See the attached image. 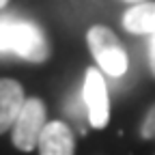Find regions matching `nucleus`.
I'll return each mask as SVG.
<instances>
[{
  "mask_svg": "<svg viewBox=\"0 0 155 155\" xmlns=\"http://www.w3.org/2000/svg\"><path fill=\"white\" fill-rule=\"evenodd\" d=\"M7 52H15L32 63H43L50 56V45L37 24L15 17H0V54Z\"/></svg>",
  "mask_w": 155,
  "mask_h": 155,
  "instance_id": "f257e3e1",
  "label": "nucleus"
},
{
  "mask_svg": "<svg viewBox=\"0 0 155 155\" xmlns=\"http://www.w3.org/2000/svg\"><path fill=\"white\" fill-rule=\"evenodd\" d=\"M86 41L93 58L97 61L104 73L112 78H121L127 71V52L123 50L119 37L108 26H101V24L93 26L86 35Z\"/></svg>",
  "mask_w": 155,
  "mask_h": 155,
  "instance_id": "f03ea898",
  "label": "nucleus"
},
{
  "mask_svg": "<svg viewBox=\"0 0 155 155\" xmlns=\"http://www.w3.org/2000/svg\"><path fill=\"white\" fill-rule=\"evenodd\" d=\"M45 104L37 97H28L22 112H19L17 121L13 125V136L11 140L15 144V149L19 151H32L39 144V138H41V131L45 129L48 121H45Z\"/></svg>",
  "mask_w": 155,
  "mask_h": 155,
  "instance_id": "7ed1b4c3",
  "label": "nucleus"
},
{
  "mask_svg": "<svg viewBox=\"0 0 155 155\" xmlns=\"http://www.w3.org/2000/svg\"><path fill=\"white\" fill-rule=\"evenodd\" d=\"M82 97L86 104V114L88 123L95 129H104L110 121V97H108V86L101 78L99 69H86L84 75V86H82Z\"/></svg>",
  "mask_w": 155,
  "mask_h": 155,
  "instance_id": "20e7f679",
  "label": "nucleus"
},
{
  "mask_svg": "<svg viewBox=\"0 0 155 155\" xmlns=\"http://www.w3.org/2000/svg\"><path fill=\"white\" fill-rule=\"evenodd\" d=\"M26 99L28 97L24 95V88L17 80L0 78V136L13 129Z\"/></svg>",
  "mask_w": 155,
  "mask_h": 155,
  "instance_id": "39448f33",
  "label": "nucleus"
},
{
  "mask_svg": "<svg viewBox=\"0 0 155 155\" xmlns=\"http://www.w3.org/2000/svg\"><path fill=\"white\" fill-rule=\"evenodd\" d=\"M39 155H73L75 138L73 131L63 121H52L41 131V138L37 144Z\"/></svg>",
  "mask_w": 155,
  "mask_h": 155,
  "instance_id": "423d86ee",
  "label": "nucleus"
},
{
  "mask_svg": "<svg viewBox=\"0 0 155 155\" xmlns=\"http://www.w3.org/2000/svg\"><path fill=\"white\" fill-rule=\"evenodd\" d=\"M123 28L131 35H155V2H140L127 9Z\"/></svg>",
  "mask_w": 155,
  "mask_h": 155,
  "instance_id": "0eeeda50",
  "label": "nucleus"
},
{
  "mask_svg": "<svg viewBox=\"0 0 155 155\" xmlns=\"http://www.w3.org/2000/svg\"><path fill=\"white\" fill-rule=\"evenodd\" d=\"M142 138H144V140L155 138V106L149 110L147 119H144V123H142Z\"/></svg>",
  "mask_w": 155,
  "mask_h": 155,
  "instance_id": "6e6552de",
  "label": "nucleus"
},
{
  "mask_svg": "<svg viewBox=\"0 0 155 155\" xmlns=\"http://www.w3.org/2000/svg\"><path fill=\"white\" fill-rule=\"evenodd\" d=\"M149 67L155 78V35H151V43H149Z\"/></svg>",
  "mask_w": 155,
  "mask_h": 155,
  "instance_id": "1a4fd4ad",
  "label": "nucleus"
},
{
  "mask_svg": "<svg viewBox=\"0 0 155 155\" xmlns=\"http://www.w3.org/2000/svg\"><path fill=\"white\" fill-rule=\"evenodd\" d=\"M125 2H129V5H140V2H147V0H125Z\"/></svg>",
  "mask_w": 155,
  "mask_h": 155,
  "instance_id": "9d476101",
  "label": "nucleus"
},
{
  "mask_svg": "<svg viewBox=\"0 0 155 155\" xmlns=\"http://www.w3.org/2000/svg\"><path fill=\"white\" fill-rule=\"evenodd\" d=\"M7 2H9V0H0V9H5V7H7Z\"/></svg>",
  "mask_w": 155,
  "mask_h": 155,
  "instance_id": "9b49d317",
  "label": "nucleus"
}]
</instances>
